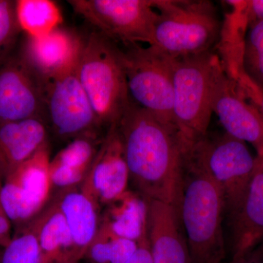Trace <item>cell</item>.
Masks as SVG:
<instances>
[{"label":"cell","mask_w":263,"mask_h":263,"mask_svg":"<svg viewBox=\"0 0 263 263\" xmlns=\"http://www.w3.org/2000/svg\"><path fill=\"white\" fill-rule=\"evenodd\" d=\"M76 72L102 128L117 125L131 103L120 45L98 31L90 33Z\"/></svg>","instance_id":"3"},{"label":"cell","mask_w":263,"mask_h":263,"mask_svg":"<svg viewBox=\"0 0 263 263\" xmlns=\"http://www.w3.org/2000/svg\"><path fill=\"white\" fill-rule=\"evenodd\" d=\"M177 211L190 263H224V197L191 144L183 152Z\"/></svg>","instance_id":"2"},{"label":"cell","mask_w":263,"mask_h":263,"mask_svg":"<svg viewBox=\"0 0 263 263\" xmlns=\"http://www.w3.org/2000/svg\"><path fill=\"white\" fill-rule=\"evenodd\" d=\"M255 167L241 205L229 221L232 260L248 258L263 240V156Z\"/></svg>","instance_id":"16"},{"label":"cell","mask_w":263,"mask_h":263,"mask_svg":"<svg viewBox=\"0 0 263 263\" xmlns=\"http://www.w3.org/2000/svg\"><path fill=\"white\" fill-rule=\"evenodd\" d=\"M246 259L255 263H263V240L248 258Z\"/></svg>","instance_id":"31"},{"label":"cell","mask_w":263,"mask_h":263,"mask_svg":"<svg viewBox=\"0 0 263 263\" xmlns=\"http://www.w3.org/2000/svg\"><path fill=\"white\" fill-rule=\"evenodd\" d=\"M120 46L132 103L176 128L174 119V59L152 46Z\"/></svg>","instance_id":"6"},{"label":"cell","mask_w":263,"mask_h":263,"mask_svg":"<svg viewBox=\"0 0 263 263\" xmlns=\"http://www.w3.org/2000/svg\"><path fill=\"white\" fill-rule=\"evenodd\" d=\"M43 263H79L65 219L56 200L32 220Z\"/></svg>","instance_id":"20"},{"label":"cell","mask_w":263,"mask_h":263,"mask_svg":"<svg viewBox=\"0 0 263 263\" xmlns=\"http://www.w3.org/2000/svg\"><path fill=\"white\" fill-rule=\"evenodd\" d=\"M257 89H258V91H257V94H256V98L254 99V103L256 104L255 106L258 109L259 114H260L263 120V89L259 87H257Z\"/></svg>","instance_id":"32"},{"label":"cell","mask_w":263,"mask_h":263,"mask_svg":"<svg viewBox=\"0 0 263 263\" xmlns=\"http://www.w3.org/2000/svg\"><path fill=\"white\" fill-rule=\"evenodd\" d=\"M129 170L117 125L105 131L101 145L81 187L100 206L122 197L128 190Z\"/></svg>","instance_id":"13"},{"label":"cell","mask_w":263,"mask_h":263,"mask_svg":"<svg viewBox=\"0 0 263 263\" xmlns=\"http://www.w3.org/2000/svg\"><path fill=\"white\" fill-rule=\"evenodd\" d=\"M0 181H2L1 180H0Z\"/></svg>","instance_id":"34"},{"label":"cell","mask_w":263,"mask_h":263,"mask_svg":"<svg viewBox=\"0 0 263 263\" xmlns=\"http://www.w3.org/2000/svg\"><path fill=\"white\" fill-rule=\"evenodd\" d=\"M191 146L220 188L230 221L245 198L255 167V157L245 142L226 133L216 136L208 133Z\"/></svg>","instance_id":"7"},{"label":"cell","mask_w":263,"mask_h":263,"mask_svg":"<svg viewBox=\"0 0 263 263\" xmlns=\"http://www.w3.org/2000/svg\"><path fill=\"white\" fill-rule=\"evenodd\" d=\"M2 181H0L1 189ZM11 221L5 213L0 200V246L5 247L12 238Z\"/></svg>","instance_id":"29"},{"label":"cell","mask_w":263,"mask_h":263,"mask_svg":"<svg viewBox=\"0 0 263 263\" xmlns=\"http://www.w3.org/2000/svg\"><path fill=\"white\" fill-rule=\"evenodd\" d=\"M247 76L257 87L263 89V51L254 56L243 58Z\"/></svg>","instance_id":"27"},{"label":"cell","mask_w":263,"mask_h":263,"mask_svg":"<svg viewBox=\"0 0 263 263\" xmlns=\"http://www.w3.org/2000/svg\"><path fill=\"white\" fill-rule=\"evenodd\" d=\"M15 3L19 28L29 37H43L62 23L61 10L51 0H18Z\"/></svg>","instance_id":"22"},{"label":"cell","mask_w":263,"mask_h":263,"mask_svg":"<svg viewBox=\"0 0 263 263\" xmlns=\"http://www.w3.org/2000/svg\"><path fill=\"white\" fill-rule=\"evenodd\" d=\"M104 136L100 132L86 133L74 139L50 161L52 190L59 191L80 186L93 163Z\"/></svg>","instance_id":"17"},{"label":"cell","mask_w":263,"mask_h":263,"mask_svg":"<svg viewBox=\"0 0 263 263\" xmlns=\"http://www.w3.org/2000/svg\"><path fill=\"white\" fill-rule=\"evenodd\" d=\"M47 141V126L43 119L0 124V180L8 177Z\"/></svg>","instance_id":"18"},{"label":"cell","mask_w":263,"mask_h":263,"mask_svg":"<svg viewBox=\"0 0 263 263\" xmlns=\"http://www.w3.org/2000/svg\"><path fill=\"white\" fill-rule=\"evenodd\" d=\"M247 18L250 26L263 21V0L247 2Z\"/></svg>","instance_id":"30"},{"label":"cell","mask_w":263,"mask_h":263,"mask_svg":"<svg viewBox=\"0 0 263 263\" xmlns=\"http://www.w3.org/2000/svg\"><path fill=\"white\" fill-rule=\"evenodd\" d=\"M48 141L3 180L0 200L12 223L22 228L46 208L51 196Z\"/></svg>","instance_id":"9"},{"label":"cell","mask_w":263,"mask_h":263,"mask_svg":"<svg viewBox=\"0 0 263 263\" xmlns=\"http://www.w3.org/2000/svg\"><path fill=\"white\" fill-rule=\"evenodd\" d=\"M84 38L61 27L41 37L27 36L21 53L41 80L48 83L75 67Z\"/></svg>","instance_id":"14"},{"label":"cell","mask_w":263,"mask_h":263,"mask_svg":"<svg viewBox=\"0 0 263 263\" xmlns=\"http://www.w3.org/2000/svg\"><path fill=\"white\" fill-rule=\"evenodd\" d=\"M15 2L0 0V57L9 50L21 30L15 15Z\"/></svg>","instance_id":"25"},{"label":"cell","mask_w":263,"mask_h":263,"mask_svg":"<svg viewBox=\"0 0 263 263\" xmlns=\"http://www.w3.org/2000/svg\"><path fill=\"white\" fill-rule=\"evenodd\" d=\"M138 242L121 238L101 227L84 258L89 263H124L134 253Z\"/></svg>","instance_id":"23"},{"label":"cell","mask_w":263,"mask_h":263,"mask_svg":"<svg viewBox=\"0 0 263 263\" xmlns=\"http://www.w3.org/2000/svg\"><path fill=\"white\" fill-rule=\"evenodd\" d=\"M100 227L113 234L138 242L147 234V205L139 194L127 190L105 205Z\"/></svg>","instance_id":"21"},{"label":"cell","mask_w":263,"mask_h":263,"mask_svg":"<svg viewBox=\"0 0 263 263\" xmlns=\"http://www.w3.org/2000/svg\"><path fill=\"white\" fill-rule=\"evenodd\" d=\"M76 252L84 259L100 227V205L80 186L63 190L55 198Z\"/></svg>","instance_id":"19"},{"label":"cell","mask_w":263,"mask_h":263,"mask_svg":"<svg viewBox=\"0 0 263 263\" xmlns=\"http://www.w3.org/2000/svg\"><path fill=\"white\" fill-rule=\"evenodd\" d=\"M226 70L219 57L213 70L212 109L226 133L254 147L263 156V120L255 105L247 103L245 91Z\"/></svg>","instance_id":"12"},{"label":"cell","mask_w":263,"mask_h":263,"mask_svg":"<svg viewBox=\"0 0 263 263\" xmlns=\"http://www.w3.org/2000/svg\"><path fill=\"white\" fill-rule=\"evenodd\" d=\"M78 14L120 46H152L158 13L153 0H70Z\"/></svg>","instance_id":"8"},{"label":"cell","mask_w":263,"mask_h":263,"mask_svg":"<svg viewBox=\"0 0 263 263\" xmlns=\"http://www.w3.org/2000/svg\"><path fill=\"white\" fill-rule=\"evenodd\" d=\"M46 119L55 135L64 140L103 129L76 66L46 85Z\"/></svg>","instance_id":"11"},{"label":"cell","mask_w":263,"mask_h":263,"mask_svg":"<svg viewBox=\"0 0 263 263\" xmlns=\"http://www.w3.org/2000/svg\"><path fill=\"white\" fill-rule=\"evenodd\" d=\"M213 51L174 59L175 125L188 144L206 136L212 109Z\"/></svg>","instance_id":"5"},{"label":"cell","mask_w":263,"mask_h":263,"mask_svg":"<svg viewBox=\"0 0 263 263\" xmlns=\"http://www.w3.org/2000/svg\"><path fill=\"white\" fill-rule=\"evenodd\" d=\"M117 127L129 181L139 195L177 209L183 152L188 146L179 130L132 102Z\"/></svg>","instance_id":"1"},{"label":"cell","mask_w":263,"mask_h":263,"mask_svg":"<svg viewBox=\"0 0 263 263\" xmlns=\"http://www.w3.org/2000/svg\"><path fill=\"white\" fill-rule=\"evenodd\" d=\"M263 51V21L250 26L243 48V58L254 56Z\"/></svg>","instance_id":"26"},{"label":"cell","mask_w":263,"mask_h":263,"mask_svg":"<svg viewBox=\"0 0 263 263\" xmlns=\"http://www.w3.org/2000/svg\"><path fill=\"white\" fill-rule=\"evenodd\" d=\"M124 263H154L148 239V233L138 242L136 250Z\"/></svg>","instance_id":"28"},{"label":"cell","mask_w":263,"mask_h":263,"mask_svg":"<svg viewBox=\"0 0 263 263\" xmlns=\"http://www.w3.org/2000/svg\"><path fill=\"white\" fill-rule=\"evenodd\" d=\"M46 101V84L20 51L0 57V124L29 119L45 121Z\"/></svg>","instance_id":"10"},{"label":"cell","mask_w":263,"mask_h":263,"mask_svg":"<svg viewBox=\"0 0 263 263\" xmlns=\"http://www.w3.org/2000/svg\"><path fill=\"white\" fill-rule=\"evenodd\" d=\"M230 263H255L249 261L248 259H240V260H232Z\"/></svg>","instance_id":"33"},{"label":"cell","mask_w":263,"mask_h":263,"mask_svg":"<svg viewBox=\"0 0 263 263\" xmlns=\"http://www.w3.org/2000/svg\"><path fill=\"white\" fill-rule=\"evenodd\" d=\"M158 13L152 46L173 59L212 51L222 32L215 4L209 0H153Z\"/></svg>","instance_id":"4"},{"label":"cell","mask_w":263,"mask_h":263,"mask_svg":"<svg viewBox=\"0 0 263 263\" xmlns=\"http://www.w3.org/2000/svg\"><path fill=\"white\" fill-rule=\"evenodd\" d=\"M0 263H43L32 221L20 228L9 243L3 247Z\"/></svg>","instance_id":"24"},{"label":"cell","mask_w":263,"mask_h":263,"mask_svg":"<svg viewBox=\"0 0 263 263\" xmlns=\"http://www.w3.org/2000/svg\"><path fill=\"white\" fill-rule=\"evenodd\" d=\"M147 233L154 263H190L186 237L175 205L145 199Z\"/></svg>","instance_id":"15"}]
</instances>
